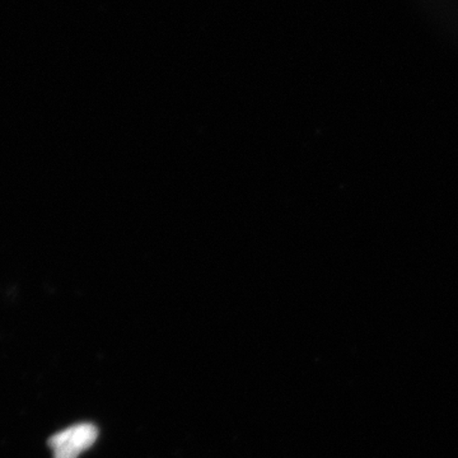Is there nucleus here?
<instances>
[{"label":"nucleus","mask_w":458,"mask_h":458,"mask_svg":"<svg viewBox=\"0 0 458 458\" xmlns=\"http://www.w3.org/2000/svg\"><path fill=\"white\" fill-rule=\"evenodd\" d=\"M98 438V428L92 423H80L54 434L49 438V447L54 458H78L89 450Z\"/></svg>","instance_id":"f257e3e1"}]
</instances>
